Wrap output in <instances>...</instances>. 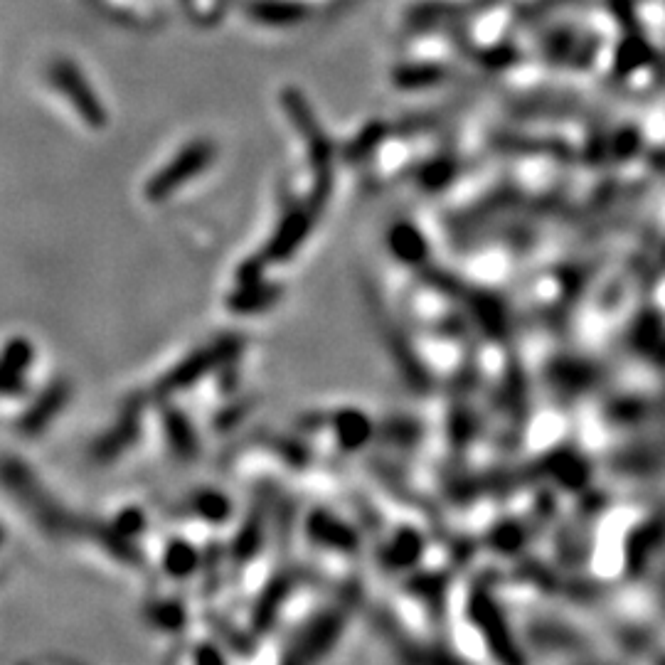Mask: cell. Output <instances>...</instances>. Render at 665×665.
I'll list each match as a JSON object with an SVG mask.
<instances>
[{"label":"cell","mask_w":665,"mask_h":665,"mask_svg":"<svg viewBox=\"0 0 665 665\" xmlns=\"http://www.w3.org/2000/svg\"><path fill=\"white\" fill-rule=\"evenodd\" d=\"M0 486L47 537L62 540V537L84 535V520L87 518L82 520L69 513L65 505L42 486L37 473L25 461L15 459V456H3L0 459Z\"/></svg>","instance_id":"6da1fadb"},{"label":"cell","mask_w":665,"mask_h":665,"mask_svg":"<svg viewBox=\"0 0 665 665\" xmlns=\"http://www.w3.org/2000/svg\"><path fill=\"white\" fill-rule=\"evenodd\" d=\"M244 340L239 335H220L212 343L202 345V348L193 350L185 360H180L166 377L156 382L151 390V399H168L178 392L188 390V387L198 385L202 377L212 375L217 370H225L234 360L242 355Z\"/></svg>","instance_id":"7a4b0ae2"},{"label":"cell","mask_w":665,"mask_h":665,"mask_svg":"<svg viewBox=\"0 0 665 665\" xmlns=\"http://www.w3.org/2000/svg\"><path fill=\"white\" fill-rule=\"evenodd\" d=\"M215 146L210 141H195L185 146L166 168L158 170L146 183V198L151 202H163L173 198L175 190L188 185L190 180L198 178L215 161Z\"/></svg>","instance_id":"3957f363"},{"label":"cell","mask_w":665,"mask_h":665,"mask_svg":"<svg viewBox=\"0 0 665 665\" xmlns=\"http://www.w3.org/2000/svg\"><path fill=\"white\" fill-rule=\"evenodd\" d=\"M72 395L74 387L67 377L52 380L50 385L33 399V404L20 414L18 422H15V432L25 436V439H35V436L45 434L47 427H50V424L65 412L67 404L72 402Z\"/></svg>","instance_id":"277c9868"},{"label":"cell","mask_w":665,"mask_h":665,"mask_svg":"<svg viewBox=\"0 0 665 665\" xmlns=\"http://www.w3.org/2000/svg\"><path fill=\"white\" fill-rule=\"evenodd\" d=\"M141 409L143 399H133L121 409L116 422L97 436V441L92 444V459L97 464H111V461L121 459L141 439Z\"/></svg>","instance_id":"5b68a950"},{"label":"cell","mask_w":665,"mask_h":665,"mask_svg":"<svg viewBox=\"0 0 665 665\" xmlns=\"http://www.w3.org/2000/svg\"><path fill=\"white\" fill-rule=\"evenodd\" d=\"M35 363V345L28 338H13L0 350V397L13 399L28 392V372Z\"/></svg>","instance_id":"8992f818"},{"label":"cell","mask_w":665,"mask_h":665,"mask_svg":"<svg viewBox=\"0 0 665 665\" xmlns=\"http://www.w3.org/2000/svg\"><path fill=\"white\" fill-rule=\"evenodd\" d=\"M308 230H311L308 212H303L301 207H291V210L284 212L279 227L271 234L269 242L264 244L262 252H257L259 259H262L266 266L274 262H286V259L299 249L303 239H306Z\"/></svg>","instance_id":"52a82bcc"},{"label":"cell","mask_w":665,"mask_h":665,"mask_svg":"<svg viewBox=\"0 0 665 665\" xmlns=\"http://www.w3.org/2000/svg\"><path fill=\"white\" fill-rule=\"evenodd\" d=\"M281 286L269 284V281H244V284L234 286V291L227 296V308L237 316H259L274 308L281 299Z\"/></svg>","instance_id":"ba28073f"},{"label":"cell","mask_w":665,"mask_h":665,"mask_svg":"<svg viewBox=\"0 0 665 665\" xmlns=\"http://www.w3.org/2000/svg\"><path fill=\"white\" fill-rule=\"evenodd\" d=\"M84 535L92 537L101 550H106L114 560L124 562V565L141 567L143 562H146V557L141 555L136 542H133L131 537H126L114 523H99V520L87 518L84 520Z\"/></svg>","instance_id":"9c48e42d"},{"label":"cell","mask_w":665,"mask_h":665,"mask_svg":"<svg viewBox=\"0 0 665 665\" xmlns=\"http://www.w3.org/2000/svg\"><path fill=\"white\" fill-rule=\"evenodd\" d=\"M163 432H166V441L178 459L193 461L200 454V439L195 434L193 422L180 412L178 407L163 409Z\"/></svg>","instance_id":"30bf717a"},{"label":"cell","mask_w":665,"mask_h":665,"mask_svg":"<svg viewBox=\"0 0 665 665\" xmlns=\"http://www.w3.org/2000/svg\"><path fill=\"white\" fill-rule=\"evenodd\" d=\"M55 84L67 94L69 101L74 104V109L79 111V116H82L87 124H92V126L104 124L106 121L104 109H101L99 101L92 97V92H89L87 84H82V79L77 77V72H72V69H67V67H60L55 72Z\"/></svg>","instance_id":"8fae6325"},{"label":"cell","mask_w":665,"mask_h":665,"mask_svg":"<svg viewBox=\"0 0 665 665\" xmlns=\"http://www.w3.org/2000/svg\"><path fill=\"white\" fill-rule=\"evenodd\" d=\"M291 589H294V579H291L289 574H276V577L266 584V589L259 594L257 604H254V609H252L254 631L264 633L274 626L276 614H279L281 604L289 599Z\"/></svg>","instance_id":"7c38bea8"},{"label":"cell","mask_w":665,"mask_h":665,"mask_svg":"<svg viewBox=\"0 0 665 665\" xmlns=\"http://www.w3.org/2000/svg\"><path fill=\"white\" fill-rule=\"evenodd\" d=\"M264 532H266V523H264L262 505H254V510H252V515L247 518V523L242 525V530H239L232 540L230 557H232L234 565H244V562H249L257 557V552L262 550Z\"/></svg>","instance_id":"4fadbf2b"},{"label":"cell","mask_w":665,"mask_h":665,"mask_svg":"<svg viewBox=\"0 0 665 665\" xmlns=\"http://www.w3.org/2000/svg\"><path fill=\"white\" fill-rule=\"evenodd\" d=\"M185 513L195 515V518L205 520V523L222 525L232 518V500L220 491H212V488H202L195 491L193 496L185 503Z\"/></svg>","instance_id":"5bb4252c"},{"label":"cell","mask_w":665,"mask_h":665,"mask_svg":"<svg viewBox=\"0 0 665 665\" xmlns=\"http://www.w3.org/2000/svg\"><path fill=\"white\" fill-rule=\"evenodd\" d=\"M143 614H146V621L153 626V629H161L168 633L183 631L185 624H188V609H185L183 601L178 599L148 601Z\"/></svg>","instance_id":"9a60e30c"},{"label":"cell","mask_w":665,"mask_h":665,"mask_svg":"<svg viewBox=\"0 0 665 665\" xmlns=\"http://www.w3.org/2000/svg\"><path fill=\"white\" fill-rule=\"evenodd\" d=\"M202 565V555L190 545L188 540H170L163 552V569L173 579H188L198 572Z\"/></svg>","instance_id":"2e32d148"},{"label":"cell","mask_w":665,"mask_h":665,"mask_svg":"<svg viewBox=\"0 0 665 665\" xmlns=\"http://www.w3.org/2000/svg\"><path fill=\"white\" fill-rule=\"evenodd\" d=\"M207 621H210L215 636L220 638V641L225 643L227 648H232L234 653H252L254 651L252 636H249V633H244L237 624H232L227 616L210 614V616H207Z\"/></svg>","instance_id":"e0dca14e"},{"label":"cell","mask_w":665,"mask_h":665,"mask_svg":"<svg viewBox=\"0 0 665 665\" xmlns=\"http://www.w3.org/2000/svg\"><path fill=\"white\" fill-rule=\"evenodd\" d=\"M441 79H444V69L432 65H414L397 72V82L402 87H424V84L441 82Z\"/></svg>","instance_id":"ac0fdd59"},{"label":"cell","mask_w":665,"mask_h":665,"mask_svg":"<svg viewBox=\"0 0 665 665\" xmlns=\"http://www.w3.org/2000/svg\"><path fill=\"white\" fill-rule=\"evenodd\" d=\"M111 523L124 532L126 537H131V540H136L141 532H146V515L138 508H124Z\"/></svg>","instance_id":"d6986e66"},{"label":"cell","mask_w":665,"mask_h":665,"mask_svg":"<svg viewBox=\"0 0 665 665\" xmlns=\"http://www.w3.org/2000/svg\"><path fill=\"white\" fill-rule=\"evenodd\" d=\"M249 412V404H234L230 409H222L220 414L215 417V427L222 429V427H232V424L242 422L244 417H247Z\"/></svg>","instance_id":"ffe728a7"},{"label":"cell","mask_w":665,"mask_h":665,"mask_svg":"<svg viewBox=\"0 0 665 665\" xmlns=\"http://www.w3.org/2000/svg\"><path fill=\"white\" fill-rule=\"evenodd\" d=\"M195 661L198 663H225V653H222V648L212 646V643H205V646H198V651H195Z\"/></svg>","instance_id":"44dd1931"},{"label":"cell","mask_w":665,"mask_h":665,"mask_svg":"<svg viewBox=\"0 0 665 665\" xmlns=\"http://www.w3.org/2000/svg\"><path fill=\"white\" fill-rule=\"evenodd\" d=\"M3 540H5V532L0 530V545H3Z\"/></svg>","instance_id":"7402d4cb"}]
</instances>
